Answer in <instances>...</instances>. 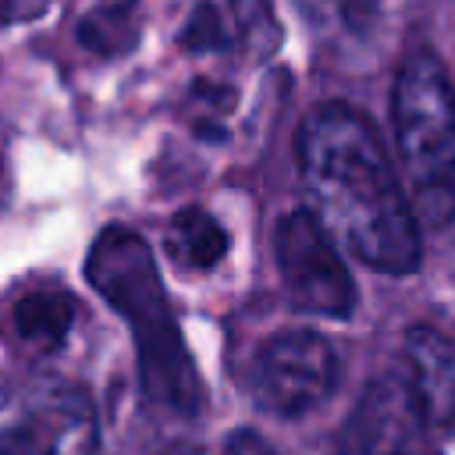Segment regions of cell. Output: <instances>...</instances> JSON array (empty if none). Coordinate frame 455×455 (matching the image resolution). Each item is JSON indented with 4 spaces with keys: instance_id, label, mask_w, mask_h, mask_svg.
I'll list each match as a JSON object with an SVG mask.
<instances>
[{
    "instance_id": "1",
    "label": "cell",
    "mask_w": 455,
    "mask_h": 455,
    "mask_svg": "<svg viewBox=\"0 0 455 455\" xmlns=\"http://www.w3.org/2000/svg\"><path fill=\"white\" fill-rule=\"evenodd\" d=\"M295 156L313 213L334 242L384 274L419 267V213L366 114L348 103L313 107L299 128Z\"/></svg>"
},
{
    "instance_id": "2",
    "label": "cell",
    "mask_w": 455,
    "mask_h": 455,
    "mask_svg": "<svg viewBox=\"0 0 455 455\" xmlns=\"http://www.w3.org/2000/svg\"><path fill=\"white\" fill-rule=\"evenodd\" d=\"M85 277L128 323L146 398L181 416H196L203 409V380L171 313L149 245L132 228H103L89 245Z\"/></svg>"
},
{
    "instance_id": "3",
    "label": "cell",
    "mask_w": 455,
    "mask_h": 455,
    "mask_svg": "<svg viewBox=\"0 0 455 455\" xmlns=\"http://www.w3.org/2000/svg\"><path fill=\"white\" fill-rule=\"evenodd\" d=\"M391 121L419 220L455 231V85L434 53L416 50L402 60Z\"/></svg>"
},
{
    "instance_id": "4",
    "label": "cell",
    "mask_w": 455,
    "mask_h": 455,
    "mask_svg": "<svg viewBox=\"0 0 455 455\" xmlns=\"http://www.w3.org/2000/svg\"><path fill=\"white\" fill-rule=\"evenodd\" d=\"M274 259L295 309L341 320L355 306V284L334 235L313 210H291L274 228Z\"/></svg>"
},
{
    "instance_id": "5",
    "label": "cell",
    "mask_w": 455,
    "mask_h": 455,
    "mask_svg": "<svg viewBox=\"0 0 455 455\" xmlns=\"http://www.w3.org/2000/svg\"><path fill=\"white\" fill-rule=\"evenodd\" d=\"M338 384L334 345L316 331H281L256 355V395L277 416H306Z\"/></svg>"
},
{
    "instance_id": "6",
    "label": "cell",
    "mask_w": 455,
    "mask_h": 455,
    "mask_svg": "<svg viewBox=\"0 0 455 455\" xmlns=\"http://www.w3.org/2000/svg\"><path fill=\"white\" fill-rule=\"evenodd\" d=\"M427 423L423 402L409 373H384L370 380L348 412L338 455H416L419 430Z\"/></svg>"
},
{
    "instance_id": "7",
    "label": "cell",
    "mask_w": 455,
    "mask_h": 455,
    "mask_svg": "<svg viewBox=\"0 0 455 455\" xmlns=\"http://www.w3.org/2000/svg\"><path fill=\"white\" fill-rule=\"evenodd\" d=\"M96 441L100 427L89 395L50 384L4 430L0 455H96Z\"/></svg>"
},
{
    "instance_id": "8",
    "label": "cell",
    "mask_w": 455,
    "mask_h": 455,
    "mask_svg": "<svg viewBox=\"0 0 455 455\" xmlns=\"http://www.w3.org/2000/svg\"><path fill=\"white\" fill-rule=\"evenodd\" d=\"M405 359L412 387L423 402L427 423H444L455 416V345L441 331L416 323L405 334Z\"/></svg>"
},
{
    "instance_id": "9",
    "label": "cell",
    "mask_w": 455,
    "mask_h": 455,
    "mask_svg": "<svg viewBox=\"0 0 455 455\" xmlns=\"http://www.w3.org/2000/svg\"><path fill=\"white\" fill-rule=\"evenodd\" d=\"M75 323V302L64 291H28L14 302V331L32 352H57Z\"/></svg>"
},
{
    "instance_id": "10",
    "label": "cell",
    "mask_w": 455,
    "mask_h": 455,
    "mask_svg": "<svg viewBox=\"0 0 455 455\" xmlns=\"http://www.w3.org/2000/svg\"><path fill=\"white\" fill-rule=\"evenodd\" d=\"M167 252L192 270H210L224 259L228 252V235L224 228L206 213V210H181L174 213L171 228H167Z\"/></svg>"
},
{
    "instance_id": "11",
    "label": "cell",
    "mask_w": 455,
    "mask_h": 455,
    "mask_svg": "<svg viewBox=\"0 0 455 455\" xmlns=\"http://www.w3.org/2000/svg\"><path fill=\"white\" fill-rule=\"evenodd\" d=\"M139 28L142 18L135 0H107L78 21V43L100 57H121L139 43Z\"/></svg>"
},
{
    "instance_id": "12",
    "label": "cell",
    "mask_w": 455,
    "mask_h": 455,
    "mask_svg": "<svg viewBox=\"0 0 455 455\" xmlns=\"http://www.w3.org/2000/svg\"><path fill=\"white\" fill-rule=\"evenodd\" d=\"M185 46L188 50H210V46H228V25L213 7H196L192 25L185 28Z\"/></svg>"
},
{
    "instance_id": "13",
    "label": "cell",
    "mask_w": 455,
    "mask_h": 455,
    "mask_svg": "<svg viewBox=\"0 0 455 455\" xmlns=\"http://www.w3.org/2000/svg\"><path fill=\"white\" fill-rule=\"evenodd\" d=\"M53 0H0V25H18V21H32L39 14L50 11Z\"/></svg>"
},
{
    "instance_id": "14",
    "label": "cell",
    "mask_w": 455,
    "mask_h": 455,
    "mask_svg": "<svg viewBox=\"0 0 455 455\" xmlns=\"http://www.w3.org/2000/svg\"><path fill=\"white\" fill-rule=\"evenodd\" d=\"M224 455H274V448L252 430H235L228 437V451Z\"/></svg>"
},
{
    "instance_id": "15",
    "label": "cell",
    "mask_w": 455,
    "mask_h": 455,
    "mask_svg": "<svg viewBox=\"0 0 455 455\" xmlns=\"http://www.w3.org/2000/svg\"><path fill=\"white\" fill-rule=\"evenodd\" d=\"M178 455H203V451H178Z\"/></svg>"
}]
</instances>
